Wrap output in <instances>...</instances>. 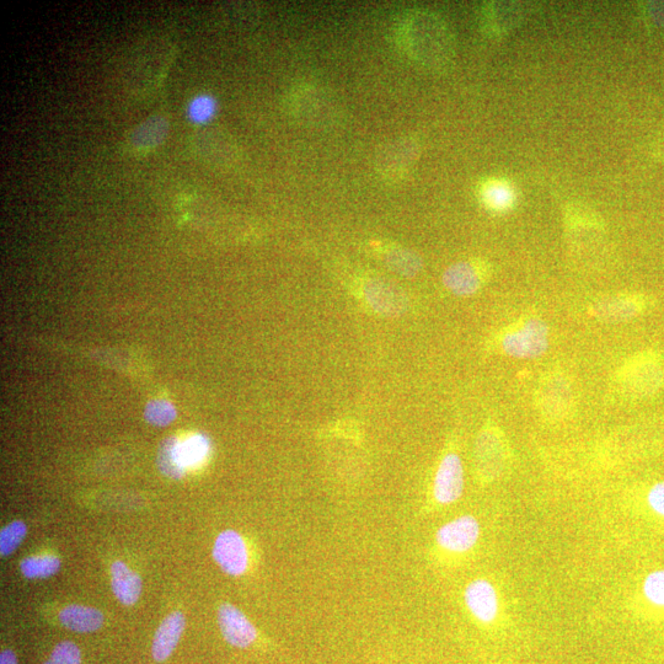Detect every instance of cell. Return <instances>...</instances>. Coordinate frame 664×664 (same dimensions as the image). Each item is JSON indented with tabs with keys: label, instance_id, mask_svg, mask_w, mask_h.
Returning a JSON list of instances; mask_svg holds the SVG:
<instances>
[{
	"label": "cell",
	"instance_id": "6da1fadb",
	"mask_svg": "<svg viewBox=\"0 0 664 664\" xmlns=\"http://www.w3.org/2000/svg\"><path fill=\"white\" fill-rule=\"evenodd\" d=\"M406 50L423 66L441 68L452 61L451 32L441 18L431 12L417 10L401 24Z\"/></svg>",
	"mask_w": 664,
	"mask_h": 664
},
{
	"label": "cell",
	"instance_id": "7a4b0ae2",
	"mask_svg": "<svg viewBox=\"0 0 664 664\" xmlns=\"http://www.w3.org/2000/svg\"><path fill=\"white\" fill-rule=\"evenodd\" d=\"M210 453L211 441L205 435L185 439L171 437L160 447L159 468L168 478L182 479L187 470L201 467Z\"/></svg>",
	"mask_w": 664,
	"mask_h": 664
},
{
	"label": "cell",
	"instance_id": "3957f363",
	"mask_svg": "<svg viewBox=\"0 0 664 664\" xmlns=\"http://www.w3.org/2000/svg\"><path fill=\"white\" fill-rule=\"evenodd\" d=\"M503 350L514 358L530 360L542 356L549 347V330L542 320H528L512 334H508L502 342Z\"/></svg>",
	"mask_w": 664,
	"mask_h": 664
},
{
	"label": "cell",
	"instance_id": "277c9868",
	"mask_svg": "<svg viewBox=\"0 0 664 664\" xmlns=\"http://www.w3.org/2000/svg\"><path fill=\"white\" fill-rule=\"evenodd\" d=\"M213 559L227 575H243L248 570L249 553L242 535L230 529L219 534L213 546Z\"/></svg>",
	"mask_w": 664,
	"mask_h": 664
},
{
	"label": "cell",
	"instance_id": "5b68a950",
	"mask_svg": "<svg viewBox=\"0 0 664 664\" xmlns=\"http://www.w3.org/2000/svg\"><path fill=\"white\" fill-rule=\"evenodd\" d=\"M480 538V524L473 516L453 519L438 529L436 540L439 546L452 553H467Z\"/></svg>",
	"mask_w": 664,
	"mask_h": 664
},
{
	"label": "cell",
	"instance_id": "8992f818",
	"mask_svg": "<svg viewBox=\"0 0 664 664\" xmlns=\"http://www.w3.org/2000/svg\"><path fill=\"white\" fill-rule=\"evenodd\" d=\"M464 491V468L459 455L449 453L439 464L433 494L441 505H452Z\"/></svg>",
	"mask_w": 664,
	"mask_h": 664
},
{
	"label": "cell",
	"instance_id": "52a82bcc",
	"mask_svg": "<svg viewBox=\"0 0 664 664\" xmlns=\"http://www.w3.org/2000/svg\"><path fill=\"white\" fill-rule=\"evenodd\" d=\"M218 625L224 640L237 649H248L253 645L257 631L242 610L233 604H222L218 609Z\"/></svg>",
	"mask_w": 664,
	"mask_h": 664
},
{
	"label": "cell",
	"instance_id": "ba28073f",
	"mask_svg": "<svg viewBox=\"0 0 664 664\" xmlns=\"http://www.w3.org/2000/svg\"><path fill=\"white\" fill-rule=\"evenodd\" d=\"M464 601L475 619L484 624H491L498 615V597L494 586L486 580L469 583L464 593Z\"/></svg>",
	"mask_w": 664,
	"mask_h": 664
},
{
	"label": "cell",
	"instance_id": "9c48e42d",
	"mask_svg": "<svg viewBox=\"0 0 664 664\" xmlns=\"http://www.w3.org/2000/svg\"><path fill=\"white\" fill-rule=\"evenodd\" d=\"M364 296L376 312L394 317L404 313L408 301L401 289L383 280H371L364 286Z\"/></svg>",
	"mask_w": 664,
	"mask_h": 664
},
{
	"label": "cell",
	"instance_id": "30bf717a",
	"mask_svg": "<svg viewBox=\"0 0 664 664\" xmlns=\"http://www.w3.org/2000/svg\"><path fill=\"white\" fill-rule=\"evenodd\" d=\"M185 625V615L181 612L171 613L162 621L154 635L152 645V655L155 661L168 660L184 634Z\"/></svg>",
	"mask_w": 664,
	"mask_h": 664
},
{
	"label": "cell",
	"instance_id": "8fae6325",
	"mask_svg": "<svg viewBox=\"0 0 664 664\" xmlns=\"http://www.w3.org/2000/svg\"><path fill=\"white\" fill-rule=\"evenodd\" d=\"M111 587L120 603L133 605L141 597L143 582L135 571L119 560L111 565Z\"/></svg>",
	"mask_w": 664,
	"mask_h": 664
},
{
	"label": "cell",
	"instance_id": "7c38bea8",
	"mask_svg": "<svg viewBox=\"0 0 664 664\" xmlns=\"http://www.w3.org/2000/svg\"><path fill=\"white\" fill-rule=\"evenodd\" d=\"M60 621L64 628L76 633H94L104 625V614L87 605L72 604L63 608Z\"/></svg>",
	"mask_w": 664,
	"mask_h": 664
},
{
	"label": "cell",
	"instance_id": "4fadbf2b",
	"mask_svg": "<svg viewBox=\"0 0 664 664\" xmlns=\"http://www.w3.org/2000/svg\"><path fill=\"white\" fill-rule=\"evenodd\" d=\"M443 283L457 296H470L478 291L481 280L478 271L470 262H458L444 273Z\"/></svg>",
	"mask_w": 664,
	"mask_h": 664
},
{
	"label": "cell",
	"instance_id": "5bb4252c",
	"mask_svg": "<svg viewBox=\"0 0 664 664\" xmlns=\"http://www.w3.org/2000/svg\"><path fill=\"white\" fill-rule=\"evenodd\" d=\"M481 200L492 211H505L514 202L512 187L505 181L491 180L481 187Z\"/></svg>",
	"mask_w": 664,
	"mask_h": 664
},
{
	"label": "cell",
	"instance_id": "9a60e30c",
	"mask_svg": "<svg viewBox=\"0 0 664 664\" xmlns=\"http://www.w3.org/2000/svg\"><path fill=\"white\" fill-rule=\"evenodd\" d=\"M61 560L53 555H35L21 561L20 571L29 580H45L57 574Z\"/></svg>",
	"mask_w": 664,
	"mask_h": 664
},
{
	"label": "cell",
	"instance_id": "2e32d148",
	"mask_svg": "<svg viewBox=\"0 0 664 664\" xmlns=\"http://www.w3.org/2000/svg\"><path fill=\"white\" fill-rule=\"evenodd\" d=\"M385 265L401 276L412 277L417 275L422 267L419 256L405 249H390L384 254Z\"/></svg>",
	"mask_w": 664,
	"mask_h": 664
},
{
	"label": "cell",
	"instance_id": "e0dca14e",
	"mask_svg": "<svg viewBox=\"0 0 664 664\" xmlns=\"http://www.w3.org/2000/svg\"><path fill=\"white\" fill-rule=\"evenodd\" d=\"M217 112V101L211 94L201 93L194 96L186 107L187 119L194 125H205Z\"/></svg>",
	"mask_w": 664,
	"mask_h": 664
},
{
	"label": "cell",
	"instance_id": "ac0fdd59",
	"mask_svg": "<svg viewBox=\"0 0 664 664\" xmlns=\"http://www.w3.org/2000/svg\"><path fill=\"white\" fill-rule=\"evenodd\" d=\"M28 534V527L21 521L8 524L0 532V555L9 556L13 554Z\"/></svg>",
	"mask_w": 664,
	"mask_h": 664
},
{
	"label": "cell",
	"instance_id": "d6986e66",
	"mask_svg": "<svg viewBox=\"0 0 664 664\" xmlns=\"http://www.w3.org/2000/svg\"><path fill=\"white\" fill-rule=\"evenodd\" d=\"M44 664H82V653L71 641H63L53 649Z\"/></svg>",
	"mask_w": 664,
	"mask_h": 664
},
{
	"label": "cell",
	"instance_id": "ffe728a7",
	"mask_svg": "<svg viewBox=\"0 0 664 664\" xmlns=\"http://www.w3.org/2000/svg\"><path fill=\"white\" fill-rule=\"evenodd\" d=\"M647 599L658 607H664V570L652 572L644 582Z\"/></svg>",
	"mask_w": 664,
	"mask_h": 664
},
{
	"label": "cell",
	"instance_id": "44dd1931",
	"mask_svg": "<svg viewBox=\"0 0 664 664\" xmlns=\"http://www.w3.org/2000/svg\"><path fill=\"white\" fill-rule=\"evenodd\" d=\"M146 417L153 425L165 426L175 419V411L169 404L154 403L148 406Z\"/></svg>",
	"mask_w": 664,
	"mask_h": 664
},
{
	"label": "cell",
	"instance_id": "7402d4cb",
	"mask_svg": "<svg viewBox=\"0 0 664 664\" xmlns=\"http://www.w3.org/2000/svg\"><path fill=\"white\" fill-rule=\"evenodd\" d=\"M141 131L146 132L144 135H136L138 139L139 146L142 147H153L154 144L162 141L163 136L151 135V133L163 131V123H153V125H144L141 127Z\"/></svg>",
	"mask_w": 664,
	"mask_h": 664
},
{
	"label": "cell",
	"instance_id": "603a6c76",
	"mask_svg": "<svg viewBox=\"0 0 664 664\" xmlns=\"http://www.w3.org/2000/svg\"><path fill=\"white\" fill-rule=\"evenodd\" d=\"M649 503L653 511L664 517V481L652 487Z\"/></svg>",
	"mask_w": 664,
	"mask_h": 664
},
{
	"label": "cell",
	"instance_id": "cb8c5ba5",
	"mask_svg": "<svg viewBox=\"0 0 664 664\" xmlns=\"http://www.w3.org/2000/svg\"><path fill=\"white\" fill-rule=\"evenodd\" d=\"M0 664H18V658L13 651L4 650L0 653Z\"/></svg>",
	"mask_w": 664,
	"mask_h": 664
}]
</instances>
